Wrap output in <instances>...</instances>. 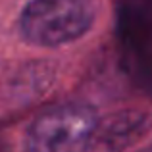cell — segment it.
<instances>
[{
  "mask_svg": "<svg viewBox=\"0 0 152 152\" xmlns=\"http://www.w3.org/2000/svg\"><path fill=\"white\" fill-rule=\"evenodd\" d=\"M93 21L91 0H29L19 14V33L33 46L56 48L79 41Z\"/></svg>",
  "mask_w": 152,
  "mask_h": 152,
  "instance_id": "1",
  "label": "cell"
},
{
  "mask_svg": "<svg viewBox=\"0 0 152 152\" xmlns=\"http://www.w3.org/2000/svg\"><path fill=\"white\" fill-rule=\"evenodd\" d=\"M98 115L89 104H60L42 112L25 135L27 152H89Z\"/></svg>",
  "mask_w": 152,
  "mask_h": 152,
  "instance_id": "2",
  "label": "cell"
},
{
  "mask_svg": "<svg viewBox=\"0 0 152 152\" xmlns=\"http://www.w3.org/2000/svg\"><path fill=\"white\" fill-rule=\"evenodd\" d=\"M119 46L131 77L152 91V0H123Z\"/></svg>",
  "mask_w": 152,
  "mask_h": 152,
  "instance_id": "3",
  "label": "cell"
},
{
  "mask_svg": "<svg viewBox=\"0 0 152 152\" xmlns=\"http://www.w3.org/2000/svg\"><path fill=\"white\" fill-rule=\"evenodd\" d=\"M142 152H152V145H150V146H146V148L142 150Z\"/></svg>",
  "mask_w": 152,
  "mask_h": 152,
  "instance_id": "4",
  "label": "cell"
}]
</instances>
